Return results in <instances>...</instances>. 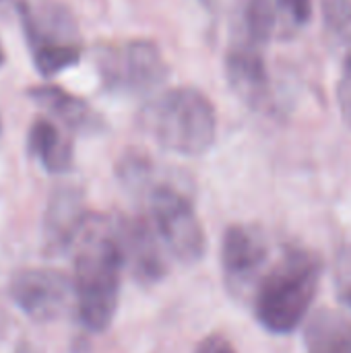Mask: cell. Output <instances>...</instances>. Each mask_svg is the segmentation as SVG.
<instances>
[{"instance_id": "cell-14", "label": "cell", "mask_w": 351, "mask_h": 353, "mask_svg": "<svg viewBox=\"0 0 351 353\" xmlns=\"http://www.w3.org/2000/svg\"><path fill=\"white\" fill-rule=\"evenodd\" d=\"M304 345L308 353H351V321L339 310H317L304 329Z\"/></svg>"}, {"instance_id": "cell-11", "label": "cell", "mask_w": 351, "mask_h": 353, "mask_svg": "<svg viewBox=\"0 0 351 353\" xmlns=\"http://www.w3.org/2000/svg\"><path fill=\"white\" fill-rule=\"evenodd\" d=\"M225 72L232 89L254 110L269 105V74L263 48L236 39L225 56Z\"/></svg>"}, {"instance_id": "cell-15", "label": "cell", "mask_w": 351, "mask_h": 353, "mask_svg": "<svg viewBox=\"0 0 351 353\" xmlns=\"http://www.w3.org/2000/svg\"><path fill=\"white\" fill-rule=\"evenodd\" d=\"M277 0H242L240 6V35L236 39H244L263 48L275 35L277 29Z\"/></svg>"}, {"instance_id": "cell-12", "label": "cell", "mask_w": 351, "mask_h": 353, "mask_svg": "<svg viewBox=\"0 0 351 353\" xmlns=\"http://www.w3.org/2000/svg\"><path fill=\"white\" fill-rule=\"evenodd\" d=\"M31 101L58 118L68 130L77 134H101L106 130V120L97 110H93L85 99L68 93L58 85H35L27 89Z\"/></svg>"}, {"instance_id": "cell-22", "label": "cell", "mask_w": 351, "mask_h": 353, "mask_svg": "<svg viewBox=\"0 0 351 353\" xmlns=\"http://www.w3.org/2000/svg\"><path fill=\"white\" fill-rule=\"evenodd\" d=\"M4 60H6V54H4V50H2V46H0V68H2Z\"/></svg>"}, {"instance_id": "cell-5", "label": "cell", "mask_w": 351, "mask_h": 353, "mask_svg": "<svg viewBox=\"0 0 351 353\" xmlns=\"http://www.w3.org/2000/svg\"><path fill=\"white\" fill-rule=\"evenodd\" d=\"M101 87L114 95H145L161 87L170 68L159 48L149 39L106 41L93 52Z\"/></svg>"}, {"instance_id": "cell-7", "label": "cell", "mask_w": 351, "mask_h": 353, "mask_svg": "<svg viewBox=\"0 0 351 353\" xmlns=\"http://www.w3.org/2000/svg\"><path fill=\"white\" fill-rule=\"evenodd\" d=\"M12 304L35 323H52L77 302L74 281L56 269H23L8 285Z\"/></svg>"}, {"instance_id": "cell-3", "label": "cell", "mask_w": 351, "mask_h": 353, "mask_svg": "<svg viewBox=\"0 0 351 353\" xmlns=\"http://www.w3.org/2000/svg\"><path fill=\"white\" fill-rule=\"evenodd\" d=\"M141 124L163 149L188 157L207 153L217 134L215 108L194 87H174L155 95L143 108Z\"/></svg>"}, {"instance_id": "cell-10", "label": "cell", "mask_w": 351, "mask_h": 353, "mask_svg": "<svg viewBox=\"0 0 351 353\" xmlns=\"http://www.w3.org/2000/svg\"><path fill=\"white\" fill-rule=\"evenodd\" d=\"M114 228L124 254V265L130 267L137 281L143 285H153L161 281L168 273V265L159 250L151 223L143 217L120 215L114 219Z\"/></svg>"}, {"instance_id": "cell-18", "label": "cell", "mask_w": 351, "mask_h": 353, "mask_svg": "<svg viewBox=\"0 0 351 353\" xmlns=\"http://www.w3.org/2000/svg\"><path fill=\"white\" fill-rule=\"evenodd\" d=\"M296 23H306L312 14V0H277Z\"/></svg>"}, {"instance_id": "cell-6", "label": "cell", "mask_w": 351, "mask_h": 353, "mask_svg": "<svg viewBox=\"0 0 351 353\" xmlns=\"http://www.w3.org/2000/svg\"><path fill=\"white\" fill-rule=\"evenodd\" d=\"M145 194L149 199L155 230L172 254L186 265L201 261L207 250V238L186 190L172 180L153 176Z\"/></svg>"}, {"instance_id": "cell-9", "label": "cell", "mask_w": 351, "mask_h": 353, "mask_svg": "<svg viewBox=\"0 0 351 353\" xmlns=\"http://www.w3.org/2000/svg\"><path fill=\"white\" fill-rule=\"evenodd\" d=\"M87 217L89 213L85 209L83 190L72 184L56 186L48 199L43 223H41L43 252L48 256H58L70 250Z\"/></svg>"}, {"instance_id": "cell-19", "label": "cell", "mask_w": 351, "mask_h": 353, "mask_svg": "<svg viewBox=\"0 0 351 353\" xmlns=\"http://www.w3.org/2000/svg\"><path fill=\"white\" fill-rule=\"evenodd\" d=\"M194 353H236V350H234V345H232L225 337H221V335H211V337H207V339L197 347V352Z\"/></svg>"}, {"instance_id": "cell-16", "label": "cell", "mask_w": 351, "mask_h": 353, "mask_svg": "<svg viewBox=\"0 0 351 353\" xmlns=\"http://www.w3.org/2000/svg\"><path fill=\"white\" fill-rule=\"evenodd\" d=\"M321 10L333 46L351 58V0H321Z\"/></svg>"}, {"instance_id": "cell-4", "label": "cell", "mask_w": 351, "mask_h": 353, "mask_svg": "<svg viewBox=\"0 0 351 353\" xmlns=\"http://www.w3.org/2000/svg\"><path fill=\"white\" fill-rule=\"evenodd\" d=\"M21 21L35 70L52 79L79 64L83 54L74 14L58 0H8Z\"/></svg>"}, {"instance_id": "cell-20", "label": "cell", "mask_w": 351, "mask_h": 353, "mask_svg": "<svg viewBox=\"0 0 351 353\" xmlns=\"http://www.w3.org/2000/svg\"><path fill=\"white\" fill-rule=\"evenodd\" d=\"M12 353H43L39 347H35L33 343H27V341H23V343H19L17 345V350Z\"/></svg>"}, {"instance_id": "cell-13", "label": "cell", "mask_w": 351, "mask_h": 353, "mask_svg": "<svg viewBox=\"0 0 351 353\" xmlns=\"http://www.w3.org/2000/svg\"><path fill=\"white\" fill-rule=\"evenodd\" d=\"M27 151L50 174H64L72 168L74 161L72 143L54 122L46 118H39L31 124L27 134Z\"/></svg>"}, {"instance_id": "cell-21", "label": "cell", "mask_w": 351, "mask_h": 353, "mask_svg": "<svg viewBox=\"0 0 351 353\" xmlns=\"http://www.w3.org/2000/svg\"><path fill=\"white\" fill-rule=\"evenodd\" d=\"M341 298H343V302L348 304L351 308V283H348L345 288H343V294H341Z\"/></svg>"}, {"instance_id": "cell-1", "label": "cell", "mask_w": 351, "mask_h": 353, "mask_svg": "<svg viewBox=\"0 0 351 353\" xmlns=\"http://www.w3.org/2000/svg\"><path fill=\"white\" fill-rule=\"evenodd\" d=\"M74 294L81 323L93 331H106L116 314L124 254L114 219L89 213L74 242Z\"/></svg>"}, {"instance_id": "cell-2", "label": "cell", "mask_w": 351, "mask_h": 353, "mask_svg": "<svg viewBox=\"0 0 351 353\" xmlns=\"http://www.w3.org/2000/svg\"><path fill=\"white\" fill-rule=\"evenodd\" d=\"M323 275V261L302 246H288L279 261L259 279L254 316L273 335L294 333L306 319Z\"/></svg>"}, {"instance_id": "cell-17", "label": "cell", "mask_w": 351, "mask_h": 353, "mask_svg": "<svg viewBox=\"0 0 351 353\" xmlns=\"http://www.w3.org/2000/svg\"><path fill=\"white\" fill-rule=\"evenodd\" d=\"M337 99L343 120L348 122V126H351V58H345V68L337 87Z\"/></svg>"}, {"instance_id": "cell-8", "label": "cell", "mask_w": 351, "mask_h": 353, "mask_svg": "<svg viewBox=\"0 0 351 353\" xmlns=\"http://www.w3.org/2000/svg\"><path fill=\"white\" fill-rule=\"evenodd\" d=\"M269 259V242L261 225L234 223L221 238V269L232 294L240 296Z\"/></svg>"}]
</instances>
